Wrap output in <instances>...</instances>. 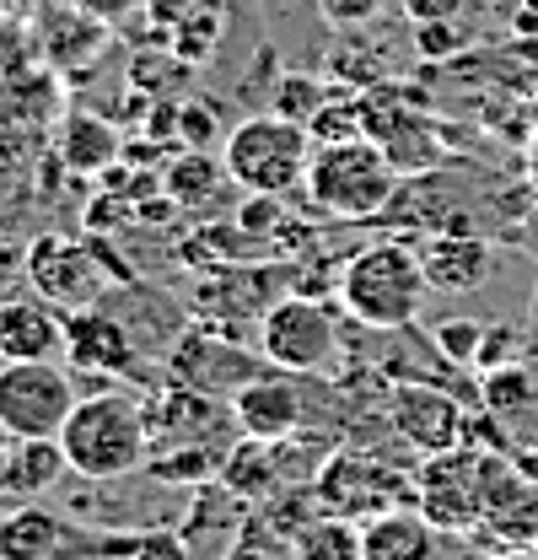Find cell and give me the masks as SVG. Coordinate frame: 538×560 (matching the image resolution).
<instances>
[{"mask_svg": "<svg viewBox=\"0 0 538 560\" xmlns=\"http://www.w3.org/2000/svg\"><path fill=\"white\" fill-rule=\"evenodd\" d=\"M226 178V167L215 162V156H204V151H189V156H178L173 167H167V195L178 200V206H204L210 200V189Z\"/></svg>", "mask_w": 538, "mask_h": 560, "instance_id": "cell-20", "label": "cell"}, {"mask_svg": "<svg viewBox=\"0 0 538 560\" xmlns=\"http://www.w3.org/2000/svg\"><path fill=\"white\" fill-rule=\"evenodd\" d=\"M27 285L38 296H49L60 313H86V307L103 302V270H97V259L81 243L60 237V232H44L27 248Z\"/></svg>", "mask_w": 538, "mask_h": 560, "instance_id": "cell-10", "label": "cell"}, {"mask_svg": "<svg viewBox=\"0 0 538 560\" xmlns=\"http://www.w3.org/2000/svg\"><path fill=\"white\" fill-rule=\"evenodd\" d=\"M538 22V0H528V5H523V27H534Z\"/></svg>", "mask_w": 538, "mask_h": 560, "instance_id": "cell-32", "label": "cell"}, {"mask_svg": "<svg viewBox=\"0 0 538 560\" xmlns=\"http://www.w3.org/2000/svg\"><path fill=\"white\" fill-rule=\"evenodd\" d=\"M436 534L442 528L409 501V506H394L361 523V550L366 560H436Z\"/></svg>", "mask_w": 538, "mask_h": 560, "instance_id": "cell-16", "label": "cell"}, {"mask_svg": "<svg viewBox=\"0 0 538 560\" xmlns=\"http://www.w3.org/2000/svg\"><path fill=\"white\" fill-rule=\"evenodd\" d=\"M307 372H285V366H269L254 372L237 394H232V420L243 436H265V442H285V436H302L307 425Z\"/></svg>", "mask_w": 538, "mask_h": 560, "instance_id": "cell-9", "label": "cell"}, {"mask_svg": "<svg viewBox=\"0 0 538 560\" xmlns=\"http://www.w3.org/2000/svg\"><path fill=\"white\" fill-rule=\"evenodd\" d=\"M60 480H70V458L60 447V436H5V447H0V495L44 501Z\"/></svg>", "mask_w": 538, "mask_h": 560, "instance_id": "cell-15", "label": "cell"}, {"mask_svg": "<svg viewBox=\"0 0 538 560\" xmlns=\"http://www.w3.org/2000/svg\"><path fill=\"white\" fill-rule=\"evenodd\" d=\"M75 5H81V11H92L97 22H119V16L130 11L134 0H75Z\"/></svg>", "mask_w": 538, "mask_h": 560, "instance_id": "cell-29", "label": "cell"}, {"mask_svg": "<svg viewBox=\"0 0 538 560\" xmlns=\"http://www.w3.org/2000/svg\"><path fill=\"white\" fill-rule=\"evenodd\" d=\"M404 16L420 27V22H453L458 11H464V0H399Z\"/></svg>", "mask_w": 538, "mask_h": 560, "instance_id": "cell-27", "label": "cell"}, {"mask_svg": "<svg viewBox=\"0 0 538 560\" xmlns=\"http://www.w3.org/2000/svg\"><path fill=\"white\" fill-rule=\"evenodd\" d=\"M60 151H66L70 167H81V173H92V167H103L108 156H114V136L97 125V119H86V114H75L66 119V136H60Z\"/></svg>", "mask_w": 538, "mask_h": 560, "instance_id": "cell-21", "label": "cell"}, {"mask_svg": "<svg viewBox=\"0 0 538 560\" xmlns=\"http://www.w3.org/2000/svg\"><path fill=\"white\" fill-rule=\"evenodd\" d=\"M414 506L442 534H469L484 523V453L453 447L425 458V475H414Z\"/></svg>", "mask_w": 538, "mask_h": 560, "instance_id": "cell-8", "label": "cell"}, {"mask_svg": "<svg viewBox=\"0 0 538 560\" xmlns=\"http://www.w3.org/2000/svg\"><path fill=\"white\" fill-rule=\"evenodd\" d=\"M377 5H383V0H318V11H324L329 22H339V27H350V22H366Z\"/></svg>", "mask_w": 538, "mask_h": 560, "instance_id": "cell-28", "label": "cell"}, {"mask_svg": "<svg viewBox=\"0 0 538 560\" xmlns=\"http://www.w3.org/2000/svg\"><path fill=\"white\" fill-rule=\"evenodd\" d=\"M75 528L44 501H16L0 517V560H81Z\"/></svg>", "mask_w": 538, "mask_h": 560, "instance_id": "cell-14", "label": "cell"}, {"mask_svg": "<svg viewBox=\"0 0 538 560\" xmlns=\"http://www.w3.org/2000/svg\"><path fill=\"white\" fill-rule=\"evenodd\" d=\"M388 416H394V431L425 458L464 447V405L442 394L436 383H399Z\"/></svg>", "mask_w": 538, "mask_h": 560, "instance_id": "cell-12", "label": "cell"}, {"mask_svg": "<svg viewBox=\"0 0 538 560\" xmlns=\"http://www.w3.org/2000/svg\"><path fill=\"white\" fill-rule=\"evenodd\" d=\"M75 366H92V372H130L134 366V346L130 335L108 318V307H86V313H70V350Z\"/></svg>", "mask_w": 538, "mask_h": 560, "instance_id": "cell-18", "label": "cell"}, {"mask_svg": "<svg viewBox=\"0 0 538 560\" xmlns=\"http://www.w3.org/2000/svg\"><path fill=\"white\" fill-rule=\"evenodd\" d=\"M517 361V329H490L484 324V340H479V355H473V366L479 372H495V366H512Z\"/></svg>", "mask_w": 538, "mask_h": 560, "instance_id": "cell-24", "label": "cell"}, {"mask_svg": "<svg viewBox=\"0 0 538 560\" xmlns=\"http://www.w3.org/2000/svg\"><path fill=\"white\" fill-rule=\"evenodd\" d=\"M339 355V324L335 313L313 296H280L259 318V361L285 366V372H324Z\"/></svg>", "mask_w": 538, "mask_h": 560, "instance_id": "cell-6", "label": "cell"}, {"mask_svg": "<svg viewBox=\"0 0 538 560\" xmlns=\"http://www.w3.org/2000/svg\"><path fill=\"white\" fill-rule=\"evenodd\" d=\"M291 560H366V550H361V523L355 517H339V512H318L296 534Z\"/></svg>", "mask_w": 538, "mask_h": 560, "instance_id": "cell-19", "label": "cell"}, {"mask_svg": "<svg viewBox=\"0 0 538 560\" xmlns=\"http://www.w3.org/2000/svg\"><path fill=\"white\" fill-rule=\"evenodd\" d=\"M130 560H195L184 534H145L130 545Z\"/></svg>", "mask_w": 538, "mask_h": 560, "instance_id": "cell-25", "label": "cell"}, {"mask_svg": "<svg viewBox=\"0 0 538 560\" xmlns=\"http://www.w3.org/2000/svg\"><path fill=\"white\" fill-rule=\"evenodd\" d=\"M528 189H534V200H538V145L528 151Z\"/></svg>", "mask_w": 538, "mask_h": 560, "instance_id": "cell-31", "label": "cell"}, {"mask_svg": "<svg viewBox=\"0 0 538 560\" xmlns=\"http://www.w3.org/2000/svg\"><path fill=\"white\" fill-rule=\"evenodd\" d=\"M75 405H81V383L60 361L0 366V436H60Z\"/></svg>", "mask_w": 538, "mask_h": 560, "instance_id": "cell-5", "label": "cell"}, {"mask_svg": "<svg viewBox=\"0 0 538 560\" xmlns=\"http://www.w3.org/2000/svg\"><path fill=\"white\" fill-rule=\"evenodd\" d=\"M490 560H538V545H512V550H501V556Z\"/></svg>", "mask_w": 538, "mask_h": 560, "instance_id": "cell-30", "label": "cell"}, {"mask_svg": "<svg viewBox=\"0 0 538 560\" xmlns=\"http://www.w3.org/2000/svg\"><path fill=\"white\" fill-rule=\"evenodd\" d=\"M404 184V167L383 151V140L372 136H339L318 140L313 162H307V195L313 206L335 221H372L377 210L394 206Z\"/></svg>", "mask_w": 538, "mask_h": 560, "instance_id": "cell-2", "label": "cell"}, {"mask_svg": "<svg viewBox=\"0 0 538 560\" xmlns=\"http://www.w3.org/2000/svg\"><path fill=\"white\" fill-rule=\"evenodd\" d=\"M414 38H420V55H431V60H442V55L458 49V27L453 22H420Z\"/></svg>", "mask_w": 538, "mask_h": 560, "instance_id": "cell-26", "label": "cell"}, {"mask_svg": "<svg viewBox=\"0 0 538 560\" xmlns=\"http://www.w3.org/2000/svg\"><path fill=\"white\" fill-rule=\"evenodd\" d=\"M425 270H420V248L409 243H366L344 259L339 270V302L355 324L366 329H404L414 324L420 302H425Z\"/></svg>", "mask_w": 538, "mask_h": 560, "instance_id": "cell-3", "label": "cell"}, {"mask_svg": "<svg viewBox=\"0 0 538 560\" xmlns=\"http://www.w3.org/2000/svg\"><path fill=\"white\" fill-rule=\"evenodd\" d=\"M318 501L339 512V517H355V523H366V517H383V512H394V506H409L414 501V480H404L394 475L383 458H366V453H335V458H324V469H318Z\"/></svg>", "mask_w": 538, "mask_h": 560, "instance_id": "cell-7", "label": "cell"}, {"mask_svg": "<svg viewBox=\"0 0 538 560\" xmlns=\"http://www.w3.org/2000/svg\"><path fill=\"white\" fill-rule=\"evenodd\" d=\"M436 350L447 355V361H458V366H473V355H479V340H484V324H473V318H453V324H436Z\"/></svg>", "mask_w": 538, "mask_h": 560, "instance_id": "cell-23", "label": "cell"}, {"mask_svg": "<svg viewBox=\"0 0 538 560\" xmlns=\"http://www.w3.org/2000/svg\"><path fill=\"white\" fill-rule=\"evenodd\" d=\"M420 270L425 285L442 296H469L495 276V248L473 232H436L420 243Z\"/></svg>", "mask_w": 538, "mask_h": 560, "instance_id": "cell-13", "label": "cell"}, {"mask_svg": "<svg viewBox=\"0 0 538 560\" xmlns=\"http://www.w3.org/2000/svg\"><path fill=\"white\" fill-rule=\"evenodd\" d=\"M60 447H66L75 480L86 486L125 480L151 464L145 405H134L130 394H81V405L70 410L66 431H60Z\"/></svg>", "mask_w": 538, "mask_h": 560, "instance_id": "cell-1", "label": "cell"}, {"mask_svg": "<svg viewBox=\"0 0 538 560\" xmlns=\"http://www.w3.org/2000/svg\"><path fill=\"white\" fill-rule=\"evenodd\" d=\"M313 130L302 119L285 114H254L243 125L226 130L221 145V167L243 195H291L307 184V162H313Z\"/></svg>", "mask_w": 538, "mask_h": 560, "instance_id": "cell-4", "label": "cell"}, {"mask_svg": "<svg viewBox=\"0 0 538 560\" xmlns=\"http://www.w3.org/2000/svg\"><path fill=\"white\" fill-rule=\"evenodd\" d=\"M81 560H108V556H81Z\"/></svg>", "mask_w": 538, "mask_h": 560, "instance_id": "cell-33", "label": "cell"}, {"mask_svg": "<svg viewBox=\"0 0 538 560\" xmlns=\"http://www.w3.org/2000/svg\"><path fill=\"white\" fill-rule=\"evenodd\" d=\"M221 486L237 501H265L285 486V458H280V442L265 436H237L232 453L221 458Z\"/></svg>", "mask_w": 538, "mask_h": 560, "instance_id": "cell-17", "label": "cell"}, {"mask_svg": "<svg viewBox=\"0 0 538 560\" xmlns=\"http://www.w3.org/2000/svg\"><path fill=\"white\" fill-rule=\"evenodd\" d=\"M66 350L70 313H60L33 285L0 296V361H60Z\"/></svg>", "mask_w": 538, "mask_h": 560, "instance_id": "cell-11", "label": "cell"}, {"mask_svg": "<svg viewBox=\"0 0 538 560\" xmlns=\"http://www.w3.org/2000/svg\"><path fill=\"white\" fill-rule=\"evenodd\" d=\"M484 405L495 410V416H517V410H528L534 405V377H528V366H495V372H484Z\"/></svg>", "mask_w": 538, "mask_h": 560, "instance_id": "cell-22", "label": "cell"}]
</instances>
